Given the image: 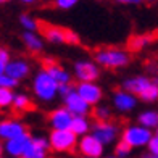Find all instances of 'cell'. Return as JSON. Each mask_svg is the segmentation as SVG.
Segmentation results:
<instances>
[{"mask_svg":"<svg viewBox=\"0 0 158 158\" xmlns=\"http://www.w3.org/2000/svg\"><path fill=\"white\" fill-rule=\"evenodd\" d=\"M42 37L53 45L66 44V29L56 24H42Z\"/></svg>","mask_w":158,"mask_h":158,"instance_id":"ac0fdd59","label":"cell"},{"mask_svg":"<svg viewBox=\"0 0 158 158\" xmlns=\"http://www.w3.org/2000/svg\"><path fill=\"white\" fill-rule=\"evenodd\" d=\"M71 131H73L77 137L87 135L92 132V123L89 116H74L73 123H71Z\"/></svg>","mask_w":158,"mask_h":158,"instance_id":"44dd1931","label":"cell"},{"mask_svg":"<svg viewBox=\"0 0 158 158\" xmlns=\"http://www.w3.org/2000/svg\"><path fill=\"white\" fill-rule=\"evenodd\" d=\"M18 85V81H15V79H11L8 74H0V87L2 89H11L15 90V87Z\"/></svg>","mask_w":158,"mask_h":158,"instance_id":"f546056e","label":"cell"},{"mask_svg":"<svg viewBox=\"0 0 158 158\" xmlns=\"http://www.w3.org/2000/svg\"><path fill=\"white\" fill-rule=\"evenodd\" d=\"M155 40V35L153 34H137V35H132L127 42V47L129 50L132 52H140L145 47H148L152 42Z\"/></svg>","mask_w":158,"mask_h":158,"instance_id":"7402d4cb","label":"cell"},{"mask_svg":"<svg viewBox=\"0 0 158 158\" xmlns=\"http://www.w3.org/2000/svg\"><path fill=\"white\" fill-rule=\"evenodd\" d=\"M153 135H155L153 131L135 123V124H127L121 131V140L126 142L131 148H143V147H148Z\"/></svg>","mask_w":158,"mask_h":158,"instance_id":"3957f363","label":"cell"},{"mask_svg":"<svg viewBox=\"0 0 158 158\" xmlns=\"http://www.w3.org/2000/svg\"><path fill=\"white\" fill-rule=\"evenodd\" d=\"M152 81H153L155 84H158V74H155V76H152Z\"/></svg>","mask_w":158,"mask_h":158,"instance_id":"f35d334b","label":"cell"},{"mask_svg":"<svg viewBox=\"0 0 158 158\" xmlns=\"http://www.w3.org/2000/svg\"><path fill=\"white\" fill-rule=\"evenodd\" d=\"M82 158H85V156H82Z\"/></svg>","mask_w":158,"mask_h":158,"instance_id":"7dc6e473","label":"cell"},{"mask_svg":"<svg viewBox=\"0 0 158 158\" xmlns=\"http://www.w3.org/2000/svg\"><path fill=\"white\" fill-rule=\"evenodd\" d=\"M94 60L100 68L105 69H121L131 63V55L121 47H100L94 52Z\"/></svg>","mask_w":158,"mask_h":158,"instance_id":"7a4b0ae2","label":"cell"},{"mask_svg":"<svg viewBox=\"0 0 158 158\" xmlns=\"http://www.w3.org/2000/svg\"><path fill=\"white\" fill-rule=\"evenodd\" d=\"M76 87L73 84H60L58 85V95H61V97H66L69 92H73Z\"/></svg>","mask_w":158,"mask_h":158,"instance_id":"1f68e13d","label":"cell"},{"mask_svg":"<svg viewBox=\"0 0 158 158\" xmlns=\"http://www.w3.org/2000/svg\"><path fill=\"white\" fill-rule=\"evenodd\" d=\"M95 121H110L113 118V106L110 105H97L92 108Z\"/></svg>","mask_w":158,"mask_h":158,"instance_id":"cb8c5ba5","label":"cell"},{"mask_svg":"<svg viewBox=\"0 0 158 158\" xmlns=\"http://www.w3.org/2000/svg\"><path fill=\"white\" fill-rule=\"evenodd\" d=\"M143 2H153V0H143Z\"/></svg>","mask_w":158,"mask_h":158,"instance_id":"ee69618b","label":"cell"},{"mask_svg":"<svg viewBox=\"0 0 158 158\" xmlns=\"http://www.w3.org/2000/svg\"><path fill=\"white\" fill-rule=\"evenodd\" d=\"M50 142L45 135H32L23 158H48L50 153Z\"/></svg>","mask_w":158,"mask_h":158,"instance_id":"5bb4252c","label":"cell"},{"mask_svg":"<svg viewBox=\"0 0 158 158\" xmlns=\"http://www.w3.org/2000/svg\"><path fill=\"white\" fill-rule=\"evenodd\" d=\"M114 2L119 5H126V6H135V5L143 3V0H114Z\"/></svg>","mask_w":158,"mask_h":158,"instance_id":"e575fe53","label":"cell"},{"mask_svg":"<svg viewBox=\"0 0 158 158\" xmlns=\"http://www.w3.org/2000/svg\"><path fill=\"white\" fill-rule=\"evenodd\" d=\"M105 158H118V156H114V155H111V156H105Z\"/></svg>","mask_w":158,"mask_h":158,"instance_id":"b9f144b4","label":"cell"},{"mask_svg":"<svg viewBox=\"0 0 158 158\" xmlns=\"http://www.w3.org/2000/svg\"><path fill=\"white\" fill-rule=\"evenodd\" d=\"M21 40L31 53H40L45 45V39L42 37V34H37L35 31H24L21 35Z\"/></svg>","mask_w":158,"mask_h":158,"instance_id":"d6986e66","label":"cell"},{"mask_svg":"<svg viewBox=\"0 0 158 158\" xmlns=\"http://www.w3.org/2000/svg\"><path fill=\"white\" fill-rule=\"evenodd\" d=\"M143 158H158V156H155V155H150V153H147V155L143 156Z\"/></svg>","mask_w":158,"mask_h":158,"instance_id":"ab89813d","label":"cell"},{"mask_svg":"<svg viewBox=\"0 0 158 158\" xmlns=\"http://www.w3.org/2000/svg\"><path fill=\"white\" fill-rule=\"evenodd\" d=\"M76 92L92 106V108L100 105L103 100V89L98 82H77Z\"/></svg>","mask_w":158,"mask_h":158,"instance_id":"30bf717a","label":"cell"},{"mask_svg":"<svg viewBox=\"0 0 158 158\" xmlns=\"http://www.w3.org/2000/svg\"><path fill=\"white\" fill-rule=\"evenodd\" d=\"M5 158H10V156H5ZM19 158H23V156H19Z\"/></svg>","mask_w":158,"mask_h":158,"instance_id":"f6af8a7d","label":"cell"},{"mask_svg":"<svg viewBox=\"0 0 158 158\" xmlns=\"http://www.w3.org/2000/svg\"><path fill=\"white\" fill-rule=\"evenodd\" d=\"M137 123L143 127L150 129V131H156L158 129V110L147 108L137 114Z\"/></svg>","mask_w":158,"mask_h":158,"instance_id":"ffe728a7","label":"cell"},{"mask_svg":"<svg viewBox=\"0 0 158 158\" xmlns=\"http://www.w3.org/2000/svg\"><path fill=\"white\" fill-rule=\"evenodd\" d=\"M92 134L103 143L105 147L114 143L118 139H121V127L114 121H95L92 124Z\"/></svg>","mask_w":158,"mask_h":158,"instance_id":"5b68a950","label":"cell"},{"mask_svg":"<svg viewBox=\"0 0 158 158\" xmlns=\"http://www.w3.org/2000/svg\"><path fill=\"white\" fill-rule=\"evenodd\" d=\"M139 100H142V102H145V103H155V102H158V84L153 82V84L150 85V87L139 97Z\"/></svg>","mask_w":158,"mask_h":158,"instance_id":"4316f807","label":"cell"},{"mask_svg":"<svg viewBox=\"0 0 158 158\" xmlns=\"http://www.w3.org/2000/svg\"><path fill=\"white\" fill-rule=\"evenodd\" d=\"M77 152L85 158H102L105 153V145L90 132L87 135L79 137Z\"/></svg>","mask_w":158,"mask_h":158,"instance_id":"52a82bcc","label":"cell"},{"mask_svg":"<svg viewBox=\"0 0 158 158\" xmlns=\"http://www.w3.org/2000/svg\"><path fill=\"white\" fill-rule=\"evenodd\" d=\"M152 84H153L152 77H148L145 74H135V76H129V77L123 79L121 89L131 92V94H134L135 97H140Z\"/></svg>","mask_w":158,"mask_h":158,"instance_id":"4fadbf2b","label":"cell"},{"mask_svg":"<svg viewBox=\"0 0 158 158\" xmlns=\"http://www.w3.org/2000/svg\"><path fill=\"white\" fill-rule=\"evenodd\" d=\"M132 150L134 148H131L126 142H123V140L119 139L118 143L114 145V156H118V158H127V156H131Z\"/></svg>","mask_w":158,"mask_h":158,"instance_id":"83f0119b","label":"cell"},{"mask_svg":"<svg viewBox=\"0 0 158 158\" xmlns=\"http://www.w3.org/2000/svg\"><path fill=\"white\" fill-rule=\"evenodd\" d=\"M73 76L77 79V82H97V79L100 77V66L95 63V60H76L73 64Z\"/></svg>","mask_w":158,"mask_h":158,"instance_id":"8992f818","label":"cell"},{"mask_svg":"<svg viewBox=\"0 0 158 158\" xmlns=\"http://www.w3.org/2000/svg\"><path fill=\"white\" fill-rule=\"evenodd\" d=\"M31 63L26 58H11L8 63H6L5 68V74H8L11 79L15 81H23L27 76L31 74Z\"/></svg>","mask_w":158,"mask_h":158,"instance_id":"9a60e30c","label":"cell"},{"mask_svg":"<svg viewBox=\"0 0 158 158\" xmlns=\"http://www.w3.org/2000/svg\"><path fill=\"white\" fill-rule=\"evenodd\" d=\"M31 137L32 135L27 132V134H23L16 139H11V140H6L3 142V152H5V156H10V158H19L23 156L27 145L31 142Z\"/></svg>","mask_w":158,"mask_h":158,"instance_id":"2e32d148","label":"cell"},{"mask_svg":"<svg viewBox=\"0 0 158 158\" xmlns=\"http://www.w3.org/2000/svg\"><path fill=\"white\" fill-rule=\"evenodd\" d=\"M5 68H6V63H3L2 60H0V74L5 73Z\"/></svg>","mask_w":158,"mask_h":158,"instance_id":"8d00e7d4","label":"cell"},{"mask_svg":"<svg viewBox=\"0 0 158 158\" xmlns=\"http://www.w3.org/2000/svg\"><path fill=\"white\" fill-rule=\"evenodd\" d=\"M42 68L47 69V73L52 76L56 82H58V85L60 84H71L73 74H71L64 66H61L58 61H55L52 58H45L44 63H42Z\"/></svg>","mask_w":158,"mask_h":158,"instance_id":"e0dca14e","label":"cell"},{"mask_svg":"<svg viewBox=\"0 0 158 158\" xmlns=\"http://www.w3.org/2000/svg\"><path fill=\"white\" fill-rule=\"evenodd\" d=\"M139 97H135L134 94L127 92L124 89H118L111 97V106L113 110H116L119 113H129L137 106Z\"/></svg>","mask_w":158,"mask_h":158,"instance_id":"7c38bea8","label":"cell"},{"mask_svg":"<svg viewBox=\"0 0 158 158\" xmlns=\"http://www.w3.org/2000/svg\"><path fill=\"white\" fill-rule=\"evenodd\" d=\"M79 0H53V5L56 6L58 10H63V11H68L71 8H74L77 5Z\"/></svg>","mask_w":158,"mask_h":158,"instance_id":"f1b7e54d","label":"cell"},{"mask_svg":"<svg viewBox=\"0 0 158 158\" xmlns=\"http://www.w3.org/2000/svg\"><path fill=\"white\" fill-rule=\"evenodd\" d=\"M23 134H27V127L21 119H18V118L0 119V142L16 139Z\"/></svg>","mask_w":158,"mask_h":158,"instance_id":"ba28073f","label":"cell"},{"mask_svg":"<svg viewBox=\"0 0 158 158\" xmlns=\"http://www.w3.org/2000/svg\"><path fill=\"white\" fill-rule=\"evenodd\" d=\"M3 155H5V152H3V142H0V158H5Z\"/></svg>","mask_w":158,"mask_h":158,"instance_id":"74e56055","label":"cell"},{"mask_svg":"<svg viewBox=\"0 0 158 158\" xmlns=\"http://www.w3.org/2000/svg\"><path fill=\"white\" fill-rule=\"evenodd\" d=\"M19 26L23 27L24 31H37L39 29V21L35 19L34 16L27 15V13H23V15H19Z\"/></svg>","mask_w":158,"mask_h":158,"instance_id":"484cf974","label":"cell"},{"mask_svg":"<svg viewBox=\"0 0 158 158\" xmlns=\"http://www.w3.org/2000/svg\"><path fill=\"white\" fill-rule=\"evenodd\" d=\"M79 42H81V37H79V34L73 29H66V44L69 45H77Z\"/></svg>","mask_w":158,"mask_h":158,"instance_id":"4dcf8cb0","label":"cell"},{"mask_svg":"<svg viewBox=\"0 0 158 158\" xmlns=\"http://www.w3.org/2000/svg\"><path fill=\"white\" fill-rule=\"evenodd\" d=\"M155 135H156V137H158V129H156V131H155Z\"/></svg>","mask_w":158,"mask_h":158,"instance_id":"7bdbcfd3","label":"cell"},{"mask_svg":"<svg viewBox=\"0 0 158 158\" xmlns=\"http://www.w3.org/2000/svg\"><path fill=\"white\" fill-rule=\"evenodd\" d=\"M48 142L50 148L55 153H71L77 150L79 137L68 129V131H50L48 134Z\"/></svg>","mask_w":158,"mask_h":158,"instance_id":"277c9868","label":"cell"},{"mask_svg":"<svg viewBox=\"0 0 158 158\" xmlns=\"http://www.w3.org/2000/svg\"><path fill=\"white\" fill-rule=\"evenodd\" d=\"M31 90L40 103H52L58 97V82L47 73L45 68H40L32 76Z\"/></svg>","mask_w":158,"mask_h":158,"instance_id":"6da1fadb","label":"cell"},{"mask_svg":"<svg viewBox=\"0 0 158 158\" xmlns=\"http://www.w3.org/2000/svg\"><path fill=\"white\" fill-rule=\"evenodd\" d=\"M8 0H0V5H3V3H6Z\"/></svg>","mask_w":158,"mask_h":158,"instance_id":"60d3db41","label":"cell"},{"mask_svg":"<svg viewBox=\"0 0 158 158\" xmlns=\"http://www.w3.org/2000/svg\"><path fill=\"white\" fill-rule=\"evenodd\" d=\"M97 2H103V0H97Z\"/></svg>","mask_w":158,"mask_h":158,"instance_id":"bcb514c9","label":"cell"},{"mask_svg":"<svg viewBox=\"0 0 158 158\" xmlns=\"http://www.w3.org/2000/svg\"><path fill=\"white\" fill-rule=\"evenodd\" d=\"M73 114H71L64 106H58L48 111L47 114V124L50 131H68L71 129V123H73Z\"/></svg>","mask_w":158,"mask_h":158,"instance_id":"9c48e42d","label":"cell"},{"mask_svg":"<svg viewBox=\"0 0 158 158\" xmlns=\"http://www.w3.org/2000/svg\"><path fill=\"white\" fill-rule=\"evenodd\" d=\"M21 3H24V5H34L35 2H37V0H19Z\"/></svg>","mask_w":158,"mask_h":158,"instance_id":"d590c367","label":"cell"},{"mask_svg":"<svg viewBox=\"0 0 158 158\" xmlns=\"http://www.w3.org/2000/svg\"><path fill=\"white\" fill-rule=\"evenodd\" d=\"M31 106H32V100L31 97L24 94V92H16L15 94V100H13V108H15L16 111H27V110H31Z\"/></svg>","mask_w":158,"mask_h":158,"instance_id":"603a6c76","label":"cell"},{"mask_svg":"<svg viewBox=\"0 0 158 158\" xmlns=\"http://www.w3.org/2000/svg\"><path fill=\"white\" fill-rule=\"evenodd\" d=\"M0 60H2L3 63H8L11 60V55H10V50L6 47H2L0 45Z\"/></svg>","mask_w":158,"mask_h":158,"instance_id":"836d02e7","label":"cell"},{"mask_svg":"<svg viewBox=\"0 0 158 158\" xmlns=\"http://www.w3.org/2000/svg\"><path fill=\"white\" fill-rule=\"evenodd\" d=\"M63 106L73 116H89V113L92 111V106L77 94L76 89L69 92L66 97H63Z\"/></svg>","mask_w":158,"mask_h":158,"instance_id":"8fae6325","label":"cell"},{"mask_svg":"<svg viewBox=\"0 0 158 158\" xmlns=\"http://www.w3.org/2000/svg\"><path fill=\"white\" fill-rule=\"evenodd\" d=\"M13 100H15V92L11 89L0 87V110L13 108Z\"/></svg>","mask_w":158,"mask_h":158,"instance_id":"d4e9b609","label":"cell"},{"mask_svg":"<svg viewBox=\"0 0 158 158\" xmlns=\"http://www.w3.org/2000/svg\"><path fill=\"white\" fill-rule=\"evenodd\" d=\"M147 150H148V153H150V155L158 156V137H156V135H153V139L150 140Z\"/></svg>","mask_w":158,"mask_h":158,"instance_id":"d6a6232c","label":"cell"}]
</instances>
